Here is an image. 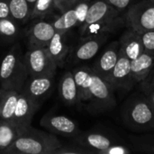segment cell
<instances>
[{"label": "cell", "mask_w": 154, "mask_h": 154, "mask_svg": "<svg viewBox=\"0 0 154 154\" xmlns=\"http://www.w3.org/2000/svg\"><path fill=\"white\" fill-rule=\"evenodd\" d=\"M119 54V42L114 41L110 42L96 60L91 67L92 69L106 80L117 62Z\"/></svg>", "instance_id": "cell-14"}, {"label": "cell", "mask_w": 154, "mask_h": 154, "mask_svg": "<svg viewBox=\"0 0 154 154\" xmlns=\"http://www.w3.org/2000/svg\"><path fill=\"white\" fill-rule=\"evenodd\" d=\"M74 143L89 151L91 153L101 152L112 145L124 143V141L116 134L106 131L91 130L80 132L74 137Z\"/></svg>", "instance_id": "cell-6"}, {"label": "cell", "mask_w": 154, "mask_h": 154, "mask_svg": "<svg viewBox=\"0 0 154 154\" xmlns=\"http://www.w3.org/2000/svg\"><path fill=\"white\" fill-rule=\"evenodd\" d=\"M154 68V53L144 51L136 59L131 60V73L134 82L144 80Z\"/></svg>", "instance_id": "cell-19"}, {"label": "cell", "mask_w": 154, "mask_h": 154, "mask_svg": "<svg viewBox=\"0 0 154 154\" xmlns=\"http://www.w3.org/2000/svg\"><path fill=\"white\" fill-rule=\"evenodd\" d=\"M69 2V0H54L56 8L60 13L66 8V6H67V5H68Z\"/></svg>", "instance_id": "cell-35"}, {"label": "cell", "mask_w": 154, "mask_h": 154, "mask_svg": "<svg viewBox=\"0 0 154 154\" xmlns=\"http://www.w3.org/2000/svg\"><path fill=\"white\" fill-rule=\"evenodd\" d=\"M106 81L116 90L129 91L134 86L135 82L131 73V60L123 54H119V58Z\"/></svg>", "instance_id": "cell-10"}, {"label": "cell", "mask_w": 154, "mask_h": 154, "mask_svg": "<svg viewBox=\"0 0 154 154\" xmlns=\"http://www.w3.org/2000/svg\"><path fill=\"white\" fill-rule=\"evenodd\" d=\"M124 26H125V20H124L123 14H121L117 17L102 20L88 24L87 26L80 27L79 28V31L80 37H86V36L97 35L101 33L112 34Z\"/></svg>", "instance_id": "cell-16"}, {"label": "cell", "mask_w": 154, "mask_h": 154, "mask_svg": "<svg viewBox=\"0 0 154 154\" xmlns=\"http://www.w3.org/2000/svg\"><path fill=\"white\" fill-rule=\"evenodd\" d=\"M11 17L19 24L30 21L32 8L26 0H7Z\"/></svg>", "instance_id": "cell-25"}, {"label": "cell", "mask_w": 154, "mask_h": 154, "mask_svg": "<svg viewBox=\"0 0 154 154\" xmlns=\"http://www.w3.org/2000/svg\"><path fill=\"white\" fill-rule=\"evenodd\" d=\"M129 140L132 148L137 152L154 153V133H143L141 134H130Z\"/></svg>", "instance_id": "cell-26"}, {"label": "cell", "mask_w": 154, "mask_h": 154, "mask_svg": "<svg viewBox=\"0 0 154 154\" xmlns=\"http://www.w3.org/2000/svg\"><path fill=\"white\" fill-rule=\"evenodd\" d=\"M33 21L25 32L27 48H46L55 33V29L51 23L44 21L42 18Z\"/></svg>", "instance_id": "cell-9"}, {"label": "cell", "mask_w": 154, "mask_h": 154, "mask_svg": "<svg viewBox=\"0 0 154 154\" xmlns=\"http://www.w3.org/2000/svg\"><path fill=\"white\" fill-rule=\"evenodd\" d=\"M40 125L52 134L66 137L74 138L80 133L78 125L65 116H55L48 113L42 116Z\"/></svg>", "instance_id": "cell-12"}, {"label": "cell", "mask_w": 154, "mask_h": 154, "mask_svg": "<svg viewBox=\"0 0 154 154\" xmlns=\"http://www.w3.org/2000/svg\"><path fill=\"white\" fill-rule=\"evenodd\" d=\"M40 106L41 105L21 91L18 95L13 122L20 130L30 126L33 116Z\"/></svg>", "instance_id": "cell-13"}, {"label": "cell", "mask_w": 154, "mask_h": 154, "mask_svg": "<svg viewBox=\"0 0 154 154\" xmlns=\"http://www.w3.org/2000/svg\"><path fill=\"white\" fill-rule=\"evenodd\" d=\"M54 86V76L45 75L37 77H29L22 89L28 97L37 102L39 105L49 97Z\"/></svg>", "instance_id": "cell-11"}, {"label": "cell", "mask_w": 154, "mask_h": 154, "mask_svg": "<svg viewBox=\"0 0 154 154\" xmlns=\"http://www.w3.org/2000/svg\"><path fill=\"white\" fill-rule=\"evenodd\" d=\"M23 60L29 77L45 75L55 76L58 69L46 48L28 49L23 54Z\"/></svg>", "instance_id": "cell-7"}, {"label": "cell", "mask_w": 154, "mask_h": 154, "mask_svg": "<svg viewBox=\"0 0 154 154\" xmlns=\"http://www.w3.org/2000/svg\"><path fill=\"white\" fill-rule=\"evenodd\" d=\"M139 84H140L141 92L148 98L149 102L151 103L152 106L154 109V84L147 79L143 80Z\"/></svg>", "instance_id": "cell-30"}, {"label": "cell", "mask_w": 154, "mask_h": 154, "mask_svg": "<svg viewBox=\"0 0 154 154\" xmlns=\"http://www.w3.org/2000/svg\"><path fill=\"white\" fill-rule=\"evenodd\" d=\"M110 34L101 33L93 36L80 37V41L69 53L67 60L71 64H77L82 61L93 59L99 51L101 47L106 42Z\"/></svg>", "instance_id": "cell-8"}, {"label": "cell", "mask_w": 154, "mask_h": 154, "mask_svg": "<svg viewBox=\"0 0 154 154\" xmlns=\"http://www.w3.org/2000/svg\"><path fill=\"white\" fill-rule=\"evenodd\" d=\"M119 52L130 60L136 59L144 51L142 34L131 28H127L119 39Z\"/></svg>", "instance_id": "cell-15"}, {"label": "cell", "mask_w": 154, "mask_h": 154, "mask_svg": "<svg viewBox=\"0 0 154 154\" xmlns=\"http://www.w3.org/2000/svg\"><path fill=\"white\" fill-rule=\"evenodd\" d=\"M92 73L93 69L87 66L76 68L73 70V76L78 89L79 103L88 102L89 100Z\"/></svg>", "instance_id": "cell-20"}, {"label": "cell", "mask_w": 154, "mask_h": 154, "mask_svg": "<svg viewBox=\"0 0 154 154\" xmlns=\"http://www.w3.org/2000/svg\"><path fill=\"white\" fill-rule=\"evenodd\" d=\"M116 106L115 89L106 79L93 70L87 110L92 115H99L113 110Z\"/></svg>", "instance_id": "cell-4"}, {"label": "cell", "mask_w": 154, "mask_h": 154, "mask_svg": "<svg viewBox=\"0 0 154 154\" xmlns=\"http://www.w3.org/2000/svg\"><path fill=\"white\" fill-rule=\"evenodd\" d=\"M21 35L19 23L12 17L0 18V37L6 42H14Z\"/></svg>", "instance_id": "cell-27"}, {"label": "cell", "mask_w": 154, "mask_h": 154, "mask_svg": "<svg viewBox=\"0 0 154 154\" xmlns=\"http://www.w3.org/2000/svg\"><path fill=\"white\" fill-rule=\"evenodd\" d=\"M55 32L61 34H67L74 27H79V16L75 8L71 5H68L67 7L51 22Z\"/></svg>", "instance_id": "cell-22"}, {"label": "cell", "mask_w": 154, "mask_h": 154, "mask_svg": "<svg viewBox=\"0 0 154 154\" xmlns=\"http://www.w3.org/2000/svg\"><path fill=\"white\" fill-rule=\"evenodd\" d=\"M134 152L132 147L125 143H117L110 146L106 150L103 151L101 154H129Z\"/></svg>", "instance_id": "cell-31"}, {"label": "cell", "mask_w": 154, "mask_h": 154, "mask_svg": "<svg viewBox=\"0 0 154 154\" xmlns=\"http://www.w3.org/2000/svg\"><path fill=\"white\" fill-rule=\"evenodd\" d=\"M61 145L53 134L34 129L30 125L21 130L13 144L1 153L52 154Z\"/></svg>", "instance_id": "cell-1"}, {"label": "cell", "mask_w": 154, "mask_h": 154, "mask_svg": "<svg viewBox=\"0 0 154 154\" xmlns=\"http://www.w3.org/2000/svg\"><path fill=\"white\" fill-rule=\"evenodd\" d=\"M143 42L144 51L154 53V31L141 33Z\"/></svg>", "instance_id": "cell-33"}, {"label": "cell", "mask_w": 154, "mask_h": 154, "mask_svg": "<svg viewBox=\"0 0 154 154\" xmlns=\"http://www.w3.org/2000/svg\"><path fill=\"white\" fill-rule=\"evenodd\" d=\"M27 2H28V4L30 5V6H31V8H32V6H33V5H34V3L37 1V0H26Z\"/></svg>", "instance_id": "cell-37"}, {"label": "cell", "mask_w": 154, "mask_h": 154, "mask_svg": "<svg viewBox=\"0 0 154 154\" xmlns=\"http://www.w3.org/2000/svg\"><path fill=\"white\" fill-rule=\"evenodd\" d=\"M59 93L60 99L66 106H75L79 103L78 89L73 76V72L67 71L60 80Z\"/></svg>", "instance_id": "cell-21"}, {"label": "cell", "mask_w": 154, "mask_h": 154, "mask_svg": "<svg viewBox=\"0 0 154 154\" xmlns=\"http://www.w3.org/2000/svg\"><path fill=\"white\" fill-rule=\"evenodd\" d=\"M121 118L125 127L134 133L154 129V109L141 92L130 96L121 107Z\"/></svg>", "instance_id": "cell-2"}, {"label": "cell", "mask_w": 154, "mask_h": 154, "mask_svg": "<svg viewBox=\"0 0 154 154\" xmlns=\"http://www.w3.org/2000/svg\"><path fill=\"white\" fill-rule=\"evenodd\" d=\"M66 34L55 32L46 49L58 68H62L69 56L70 47L65 40Z\"/></svg>", "instance_id": "cell-18"}, {"label": "cell", "mask_w": 154, "mask_h": 154, "mask_svg": "<svg viewBox=\"0 0 154 154\" xmlns=\"http://www.w3.org/2000/svg\"><path fill=\"white\" fill-rule=\"evenodd\" d=\"M20 132L14 122L0 119V153L13 144Z\"/></svg>", "instance_id": "cell-24"}, {"label": "cell", "mask_w": 154, "mask_h": 154, "mask_svg": "<svg viewBox=\"0 0 154 154\" xmlns=\"http://www.w3.org/2000/svg\"><path fill=\"white\" fill-rule=\"evenodd\" d=\"M91 153L87 149L83 148L82 146L77 144H69L65 146H60L57 150H55L52 154H88Z\"/></svg>", "instance_id": "cell-29"}, {"label": "cell", "mask_w": 154, "mask_h": 154, "mask_svg": "<svg viewBox=\"0 0 154 154\" xmlns=\"http://www.w3.org/2000/svg\"><path fill=\"white\" fill-rule=\"evenodd\" d=\"M125 25L140 33L154 31V1L140 0L123 13Z\"/></svg>", "instance_id": "cell-5"}, {"label": "cell", "mask_w": 154, "mask_h": 154, "mask_svg": "<svg viewBox=\"0 0 154 154\" xmlns=\"http://www.w3.org/2000/svg\"><path fill=\"white\" fill-rule=\"evenodd\" d=\"M11 17L7 0H0V18Z\"/></svg>", "instance_id": "cell-34"}, {"label": "cell", "mask_w": 154, "mask_h": 154, "mask_svg": "<svg viewBox=\"0 0 154 154\" xmlns=\"http://www.w3.org/2000/svg\"><path fill=\"white\" fill-rule=\"evenodd\" d=\"M29 74L20 44H14L4 56L0 64V87L21 92Z\"/></svg>", "instance_id": "cell-3"}, {"label": "cell", "mask_w": 154, "mask_h": 154, "mask_svg": "<svg viewBox=\"0 0 154 154\" xmlns=\"http://www.w3.org/2000/svg\"><path fill=\"white\" fill-rule=\"evenodd\" d=\"M122 13H120L118 10H116L115 7H113L105 0H92L88 7L86 19L80 27L87 26L88 24L102 20L115 18L119 16Z\"/></svg>", "instance_id": "cell-17"}, {"label": "cell", "mask_w": 154, "mask_h": 154, "mask_svg": "<svg viewBox=\"0 0 154 154\" xmlns=\"http://www.w3.org/2000/svg\"><path fill=\"white\" fill-rule=\"evenodd\" d=\"M153 1H154V0H153Z\"/></svg>", "instance_id": "cell-38"}, {"label": "cell", "mask_w": 154, "mask_h": 154, "mask_svg": "<svg viewBox=\"0 0 154 154\" xmlns=\"http://www.w3.org/2000/svg\"><path fill=\"white\" fill-rule=\"evenodd\" d=\"M19 92L0 87V119L13 122Z\"/></svg>", "instance_id": "cell-23"}, {"label": "cell", "mask_w": 154, "mask_h": 154, "mask_svg": "<svg viewBox=\"0 0 154 154\" xmlns=\"http://www.w3.org/2000/svg\"><path fill=\"white\" fill-rule=\"evenodd\" d=\"M105 1L123 14L125 10H127L130 6H132L139 0H105Z\"/></svg>", "instance_id": "cell-32"}, {"label": "cell", "mask_w": 154, "mask_h": 154, "mask_svg": "<svg viewBox=\"0 0 154 154\" xmlns=\"http://www.w3.org/2000/svg\"><path fill=\"white\" fill-rule=\"evenodd\" d=\"M57 10L54 0H37L31 12L30 20L45 18L48 15L53 14V12Z\"/></svg>", "instance_id": "cell-28"}, {"label": "cell", "mask_w": 154, "mask_h": 154, "mask_svg": "<svg viewBox=\"0 0 154 154\" xmlns=\"http://www.w3.org/2000/svg\"><path fill=\"white\" fill-rule=\"evenodd\" d=\"M145 79L149 80L150 82H152V84H154V68H153V69L152 70V72L149 74V76H148Z\"/></svg>", "instance_id": "cell-36"}]
</instances>
